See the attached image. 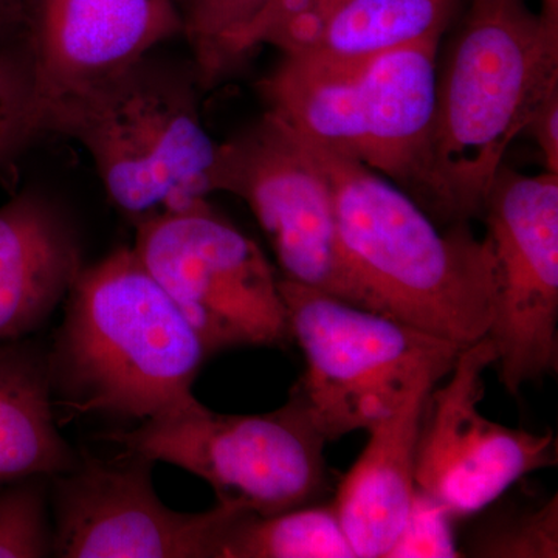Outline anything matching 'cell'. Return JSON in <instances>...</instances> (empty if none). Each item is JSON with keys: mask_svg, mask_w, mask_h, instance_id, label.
I'll return each instance as SVG.
<instances>
[{"mask_svg": "<svg viewBox=\"0 0 558 558\" xmlns=\"http://www.w3.org/2000/svg\"><path fill=\"white\" fill-rule=\"evenodd\" d=\"M293 134L328 183L366 310L461 348L487 337L497 290L487 238L476 240L465 223L440 231L391 180Z\"/></svg>", "mask_w": 558, "mask_h": 558, "instance_id": "6da1fadb", "label": "cell"}, {"mask_svg": "<svg viewBox=\"0 0 558 558\" xmlns=\"http://www.w3.org/2000/svg\"><path fill=\"white\" fill-rule=\"evenodd\" d=\"M558 87V17L527 0H470L436 84L421 204L447 222L481 218L513 140Z\"/></svg>", "mask_w": 558, "mask_h": 558, "instance_id": "7a4b0ae2", "label": "cell"}, {"mask_svg": "<svg viewBox=\"0 0 558 558\" xmlns=\"http://www.w3.org/2000/svg\"><path fill=\"white\" fill-rule=\"evenodd\" d=\"M51 369L70 409L148 421L194 399L208 357L132 247L81 269Z\"/></svg>", "mask_w": 558, "mask_h": 558, "instance_id": "3957f363", "label": "cell"}, {"mask_svg": "<svg viewBox=\"0 0 558 558\" xmlns=\"http://www.w3.org/2000/svg\"><path fill=\"white\" fill-rule=\"evenodd\" d=\"M201 89L193 64L153 51L47 110L44 132L87 150L113 207L135 227L207 204L216 193L219 143L202 123Z\"/></svg>", "mask_w": 558, "mask_h": 558, "instance_id": "277c9868", "label": "cell"}, {"mask_svg": "<svg viewBox=\"0 0 558 558\" xmlns=\"http://www.w3.org/2000/svg\"><path fill=\"white\" fill-rule=\"evenodd\" d=\"M439 40L374 57H284L259 84L266 112L301 137L357 160L418 201L427 182Z\"/></svg>", "mask_w": 558, "mask_h": 558, "instance_id": "5b68a950", "label": "cell"}, {"mask_svg": "<svg viewBox=\"0 0 558 558\" xmlns=\"http://www.w3.org/2000/svg\"><path fill=\"white\" fill-rule=\"evenodd\" d=\"M279 290L306 360L292 395L328 442L376 427L418 384L447 377L464 349L284 278Z\"/></svg>", "mask_w": 558, "mask_h": 558, "instance_id": "8992f818", "label": "cell"}, {"mask_svg": "<svg viewBox=\"0 0 558 558\" xmlns=\"http://www.w3.org/2000/svg\"><path fill=\"white\" fill-rule=\"evenodd\" d=\"M110 439L199 476L219 505L259 517L314 505L328 487V440L292 392L266 414H220L194 398Z\"/></svg>", "mask_w": 558, "mask_h": 558, "instance_id": "52a82bcc", "label": "cell"}, {"mask_svg": "<svg viewBox=\"0 0 558 558\" xmlns=\"http://www.w3.org/2000/svg\"><path fill=\"white\" fill-rule=\"evenodd\" d=\"M132 248L208 355L290 340L288 311L269 259L208 202L138 223Z\"/></svg>", "mask_w": 558, "mask_h": 558, "instance_id": "ba28073f", "label": "cell"}, {"mask_svg": "<svg viewBox=\"0 0 558 558\" xmlns=\"http://www.w3.org/2000/svg\"><path fill=\"white\" fill-rule=\"evenodd\" d=\"M481 218L495 258V314L487 337L510 395L558 366V174L502 165Z\"/></svg>", "mask_w": 558, "mask_h": 558, "instance_id": "9c48e42d", "label": "cell"}, {"mask_svg": "<svg viewBox=\"0 0 558 558\" xmlns=\"http://www.w3.org/2000/svg\"><path fill=\"white\" fill-rule=\"evenodd\" d=\"M215 180L216 193L234 194L252 209L281 278L365 307L341 247L328 183L284 123L264 112L219 143Z\"/></svg>", "mask_w": 558, "mask_h": 558, "instance_id": "30bf717a", "label": "cell"}, {"mask_svg": "<svg viewBox=\"0 0 558 558\" xmlns=\"http://www.w3.org/2000/svg\"><path fill=\"white\" fill-rule=\"evenodd\" d=\"M497 362L488 337L459 352L446 384L429 389L416 446V488L454 520L476 515L513 484L557 464L553 432L531 433L481 413L484 373Z\"/></svg>", "mask_w": 558, "mask_h": 558, "instance_id": "8fae6325", "label": "cell"}, {"mask_svg": "<svg viewBox=\"0 0 558 558\" xmlns=\"http://www.w3.org/2000/svg\"><path fill=\"white\" fill-rule=\"evenodd\" d=\"M154 462L128 453L87 458L54 476L53 556L62 558H219L227 529L245 510L219 505L175 512L154 490Z\"/></svg>", "mask_w": 558, "mask_h": 558, "instance_id": "7c38bea8", "label": "cell"}, {"mask_svg": "<svg viewBox=\"0 0 558 558\" xmlns=\"http://www.w3.org/2000/svg\"><path fill=\"white\" fill-rule=\"evenodd\" d=\"M182 36L178 0H28L22 40L47 110L78 97Z\"/></svg>", "mask_w": 558, "mask_h": 558, "instance_id": "4fadbf2b", "label": "cell"}, {"mask_svg": "<svg viewBox=\"0 0 558 558\" xmlns=\"http://www.w3.org/2000/svg\"><path fill=\"white\" fill-rule=\"evenodd\" d=\"M454 0H274L245 39L284 57L348 61L440 40Z\"/></svg>", "mask_w": 558, "mask_h": 558, "instance_id": "5bb4252c", "label": "cell"}, {"mask_svg": "<svg viewBox=\"0 0 558 558\" xmlns=\"http://www.w3.org/2000/svg\"><path fill=\"white\" fill-rule=\"evenodd\" d=\"M81 269L78 236L53 201L24 191L0 207V343L38 329Z\"/></svg>", "mask_w": 558, "mask_h": 558, "instance_id": "9a60e30c", "label": "cell"}, {"mask_svg": "<svg viewBox=\"0 0 558 558\" xmlns=\"http://www.w3.org/2000/svg\"><path fill=\"white\" fill-rule=\"evenodd\" d=\"M439 381L418 384L395 414L369 429V442L341 481L333 502L357 558H387L405 526L416 492L422 409Z\"/></svg>", "mask_w": 558, "mask_h": 558, "instance_id": "2e32d148", "label": "cell"}, {"mask_svg": "<svg viewBox=\"0 0 558 558\" xmlns=\"http://www.w3.org/2000/svg\"><path fill=\"white\" fill-rule=\"evenodd\" d=\"M50 360L22 340L0 343V487L54 478L78 462L54 425Z\"/></svg>", "mask_w": 558, "mask_h": 558, "instance_id": "e0dca14e", "label": "cell"}, {"mask_svg": "<svg viewBox=\"0 0 558 558\" xmlns=\"http://www.w3.org/2000/svg\"><path fill=\"white\" fill-rule=\"evenodd\" d=\"M219 558H357L341 527L336 502L277 515L244 512L227 529Z\"/></svg>", "mask_w": 558, "mask_h": 558, "instance_id": "ac0fdd59", "label": "cell"}, {"mask_svg": "<svg viewBox=\"0 0 558 558\" xmlns=\"http://www.w3.org/2000/svg\"><path fill=\"white\" fill-rule=\"evenodd\" d=\"M274 0H178L182 36L202 87L218 83L244 58L245 39Z\"/></svg>", "mask_w": 558, "mask_h": 558, "instance_id": "d6986e66", "label": "cell"}, {"mask_svg": "<svg viewBox=\"0 0 558 558\" xmlns=\"http://www.w3.org/2000/svg\"><path fill=\"white\" fill-rule=\"evenodd\" d=\"M459 553L478 558H557V494L527 508L494 510L476 521Z\"/></svg>", "mask_w": 558, "mask_h": 558, "instance_id": "ffe728a7", "label": "cell"}, {"mask_svg": "<svg viewBox=\"0 0 558 558\" xmlns=\"http://www.w3.org/2000/svg\"><path fill=\"white\" fill-rule=\"evenodd\" d=\"M43 135L27 44L20 39L0 46V167L17 159Z\"/></svg>", "mask_w": 558, "mask_h": 558, "instance_id": "44dd1931", "label": "cell"}, {"mask_svg": "<svg viewBox=\"0 0 558 558\" xmlns=\"http://www.w3.org/2000/svg\"><path fill=\"white\" fill-rule=\"evenodd\" d=\"M46 480L28 478L0 487V558L53 556Z\"/></svg>", "mask_w": 558, "mask_h": 558, "instance_id": "7402d4cb", "label": "cell"}, {"mask_svg": "<svg viewBox=\"0 0 558 558\" xmlns=\"http://www.w3.org/2000/svg\"><path fill=\"white\" fill-rule=\"evenodd\" d=\"M453 523L449 510L416 488L409 519L387 558L461 557Z\"/></svg>", "mask_w": 558, "mask_h": 558, "instance_id": "603a6c76", "label": "cell"}, {"mask_svg": "<svg viewBox=\"0 0 558 558\" xmlns=\"http://www.w3.org/2000/svg\"><path fill=\"white\" fill-rule=\"evenodd\" d=\"M524 131L532 135L542 150L546 171L558 174V87L539 102Z\"/></svg>", "mask_w": 558, "mask_h": 558, "instance_id": "cb8c5ba5", "label": "cell"}, {"mask_svg": "<svg viewBox=\"0 0 558 558\" xmlns=\"http://www.w3.org/2000/svg\"><path fill=\"white\" fill-rule=\"evenodd\" d=\"M27 5L28 0H0V46L22 39Z\"/></svg>", "mask_w": 558, "mask_h": 558, "instance_id": "d4e9b609", "label": "cell"}]
</instances>
